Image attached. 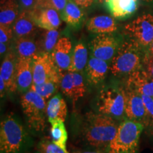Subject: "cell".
Here are the masks:
<instances>
[{"mask_svg":"<svg viewBox=\"0 0 153 153\" xmlns=\"http://www.w3.org/2000/svg\"><path fill=\"white\" fill-rule=\"evenodd\" d=\"M114 119L111 116L101 113L89 115L84 133L88 144L101 152H106L119 126Z\"/></svg>","mask_w":153,"mask_h":153,"instance_id":"obj_1","label":"cell"},{"mask_svg":"<svg viewBox=\"0 0 153 153\" xmlns=\"http://www.w3.org/2000/svg\"><path fill=\"white\" fill-rule=\"evenodd\" d=\"M143 48L133 39L124 41L113 57L110 70L116 76H128L143 68L145 53Z\"/></svg>","mask_w":153,"mask_h":153,"instance_id":"obj_2","label":"cell"},{"mask_svg":"<svg viewBox=\"0 0 153 153\" xmlns=\"http://www.w3.org/2000/svg\"><path fill=\"white\" fill-rule=\"evenodd\" d=\"M28 135L24 126L13 114L7 115L0 124L1 153H24Z\"/></svg>","mask_w":153,"mask_h":153,"instance_id":"obj_3","label":"cell"},{"mask_svg":"<svg viewBox=\"0 0 153 153\" xmlns=\"http://www.w3.org/2000/svg\"><path fill=\"white\" fill-rule=\"evenodd\" d=\"M144 127L140 122L129 119L120 123L106 153L138 152L140 137Z\"/></svg>","mask_w":153,"mask_h":153,"instance_id":"obj_4","label":"cell"},{"mask_svg":"<svg viewBox=\"0 0 153 153\" xmlns=\"http://www.w3.org/2000/svg\"><path fill=\"white\" fill-rule=\"evenodd\" d=\"M21 105L30 128L42 132L45 128L47 104L45 99L35 91L28 90L22 95Z\"/></svg>","mask_w":153,"mask_h":153,"instance_id":"obj_5","label":"cell"},{"mask_svg":"<svg viewBox=\"0 0 153 153\" xmlns=\"http://www.w3.org/2000/svg\"><path fill=\"white\" fill-rule=\"evenodd\" d=\"M125 88L108 87L104 88L99 95L97 107L101 114L120 118L125 115Z\"/></svg>","mask_w":153,"mask_h":153,"instance_id":"obj_6","label":"cell"},{"mask_svg":"<svg viewBox=\"0 0 153 153\" xmlns=\"http://www.w3.org/2000/svg\"><path fill=\"white\" fill-rule=\"evenodd\" d=\"M125 30L131 39L148 48L153 41V16L150 14L139 16L126 25Z\"/></svg>","mask_w":153,"mask_h":153,"instance_id":"obj_7","label":"cell"},{"mask_svg":"<svg viewBox=\"0 0 153 153\" xmlns=\"http://www.w3.org/2000/svg\"><path fill=\"white\" fill-rule=\"evenodd\" d=\"M34 85H41L53 78L61 76V71L53 61L51 53H42L33 58Z\"/></svg>","mask_w":153,"mask_h":153,"instance_id":"obj_8","label":"cell"},{"mask_svg":"<svg viewBox=\"0 0 153 153\" xmlns=\"http://www.w3.org/2000/svg\"><path fill=\"white\" fill-rule=\"evenodd\" d=\"M125 115L128 119L140 122L144 126H148V117L142 96L129 88H125Z\"/></svg>","mask_w":153,"mask_h":153,"instance_id":"obj_9","label":"cell"},{"mask_svg":"<svg viewBox=\"0 0 153 153\" xmlns=\"http://www.w3.org/2000/svg\"><path fill=\"white\" fill-rule=\"evenodd\" d=\"M118 48L117 39L109 33L99 34L91 43L92 56L105 61L112 60Z\"/></svg>","mask_w":153,"mask_h":153,"instance_id":"obj_10","label":"cell"},{"mask_svg":"<svg viewBox=\"0 0 153 153\" xmlns=\"http://www.w3.org/2000/svg\"><path fill=\"white\" fill-rule=\"evenodd\" d=\"M14 51H9L4 56L0 69V78L6 84L7 91L15 92L18 89L16 83V62L18 56Z\"/></svg>","mask_w":153,"mask_h":153,"instance_id":"obj_11","label":"cell"},{"mask_svg":"<svg viewBox=\"0 0 153 153\" xmlns=\"http://www.w3.org/2000/svg\"><path fill=\"white\" fill-rule=\"evenodd\" d=\"M126 87L135 90L141 95L153 97V77L143 68L128 76Z\"/></svg>","mask_w":153,"mask_h":153,"instance_id":"obj_12","label":"cell"},{"mask_svg":"<svg viewBox=\"0 0 153 153\" xmlns=\"http://www.w3.org/2000/svg\"><path fill=\"white\" fill-rule=\"evenodd\" d=\"M72 49V44L70 38L62 37L59 38L56 45L51 53V56L55 64L61 72L68 70L73 52Z\"/></svg>","mask_w":153,"mask_h":153,"instance_id":"obj_13","label":"cell"},{"mask_svg":"<svg viewBox=\"0 0 153 153\" xmlns=\"http://www.w3.org/2000/svg\"><path fill=\"white\" fill-rule=\"evenodd\" d=\"M33 59L18 57L16 62V83L18 90L26 92L33 85Z\"/></svg>","mask_w":153,"mask_h":153,"instance_id":"obj_14","label":"cell"},{"mask_svg":"<svg viewBox=\"0 0 153 153\" xmlns=\"http://www.w3.org/2000/svg\"><path fill=\"white\" fill-rule=\"evenodd\" d=\"M37 27L32 11L22 10L14 22L12 28L16 38H20L35 36Z\"/></svg>","mask_w":153,"mask_h":153,"instance_id":"obj_15","label":"cell"},{"mask_svg":"<svg viewBox=\"0 0 153 153\" xmlns=\"http://www.w3.org/2000/svg\"><path fill=\"white\" fill-rule=\"evenodd\" d=\"M32 12L38 28L43 30H57L61 25L58 11L55 9L35 8Z\"/></svg>","mask_w":153,"mask_h":153,"instance_id":"obj_16","label":"cell"},{"mask_svg":"<svg viewBox=\"0 0 153 153\" xmlns=\"http://www.w3.org/2000/svg\"><path fill=\"white\" fill-rule=\"evenodd\" d=\"M106 6L114 18L125 19L135 12L137 0H106Z\"/></svg>","mask_w":153,"mask_h":153,"instance_id":"obj_17","label":"cell"},{"mask_svg":"<svg viewBox=\"0 0 153 153\" xmlns=\"http://www.w3.org/2000/svg\"><path fill=\"white\" fill-rule=\"evenodd\" d=\"M108 70L107 61L92 56L86 66L88 81L92 85H97L105 79Z\"/></svg>","mask_w":153,"mask_h":153,"instance_id":"obj_18","label":"cell"},{"mask_svg":"<svg viewBox=\"0 0 153 153\" xmlns=\"http://www.w3.org/2000/svg\"><path fill=\"white\" fill-rule=\"evenodd\" d=\"M87 30L96 33H111L117 30L118 26L114 19L107 15H99L89 19Z\"/></svg>","mask_w":153,"mask_h":153,"instance_id":"obj_19","label":"cell"},{"mask_svg":"<svg viewBox=\"0 0 153 153\" xmlns=\"http://www.w3.org/2000/svg\"><path fill=\"white\" fill-rule=\"evenodd\" d=\"M15 49L18 57L33 59L39 54V48L37 42L34 41V36L16 38Z\"/></svg>","mask_w":153,"mask_h":153,"instance_id":"obj_20","label":"cell"},{"mask_svg":"<svg viewBox=\"0 0 153 153\" xmlns=\"http://www.w3.org/2000/svg\"><path fill=\"white\" fill-rule=\"evenodd\" d=\"M46 114L49 122L55 119L65 120L68 107L65 101L60 94L55 95L50 99L47 104Z\"/></svg>","mask_w":153,"mask_h":153,"instance_id":"obj_21","label":"cell"},{"mask_svg":"<svg viewBox=\"0 0 153 153\" xmlns=\"http://www.w3.org/2000/svg\"><path fill=\"white\" fill-rule=\"evenodd\" d=\"M20 5L16 0H1L0 25L11 26L19 14Z\"/></svg>","mask_w":153,"mask_h":153,"instance_id":"obj_22","label":"cell"},{"mask_svg":"<svg viewBox=\"0 0 153 153\" xmlns=\"http://www.w3.org/2000/svg\"><path fill=\"white\" fill-rule=\"evenodd\" d=\"M88 52L84 43H79L74 46L72 60L68 72H81L87 65Z\"/></svg>","mask_w":153,"mask_h":153,"instance_id":"obj_23","label":"cell"},{"mask_svg":"<svg viewBox=\"0 0 153 153\" xmlns=\"http://www.w3.org/2000/svg\"><path fill=\"white\" fill-rule=\"evenodd\" d=\"M63 120L55 119L51 121V140L64 150H67L66 144L68 140V132L66 131Z\"/></svg>","mask_w":153,"mask_h":153,"instance_id":"obj_24","label":"cell"},{"mask_svg":"<svg viewBox=\"0 0 153 153\" xmlns=\"http://www.w3.org/2000/svg\"><path fill=\"white\" fill-rule=\"evenodd\" d=\"M63 20L68 25L73 27H76L81 23L83 18V12L79 9V6L75 2L68 0V2L62 11Z\"/></svg>","mask_w":153,"mask_h":153,"instance_id":"obj_25","label":"cell"},{"mask_svg":"<svg viewBox=\"0 0 153 153\" xmlns=\"http://www.w3.org/2000/svg\"><path fill=\"white\" fill-rule=\"evenodd\" d=\"M57 30H44L37 41L39 51L42 53H51L59 40Z\"/></svg>","mask_w":153,"mask_h":153,"instance_id":"obj_26","label":"cell"},{"mask_svg":"<svg viewBox=\"0 0 153 153\" xmlns=\"http://www.w3.org/2000/svg\"><path fill=\"white\" fill-rule=\"evenodd\" d=\"M60 79L61 76H59L49 79L41 85L33 84L30 88V90L35 91L45 99H48L57 91L59 86H60Z\"/></svg>","mask_w":153,"mask_h":153,"instance_id":"obj_27","label":"cell"},{"mask_svg":"<svg viewBox=\"0 0 153 153\" xmlns=\"http://www.w3.org/2000/svg\"><path fill=\"white\" fill-rule=\"evenodd\" d=\"M60 88L62 92L67 97L74 100V86L73 77L71 72H68L67 73L61 75L60 79Z\"/></svg>","mask_w":153,"mask_h":153,"instance_id":"obj_28","label":"cell"},{"mask_svg":"<svg viewBox=\"0 0 153 153\" xmlns=\"http://www.w3.org/2000/svg\"><path fill=\"white\" fill-rule=\"evenodd\" d=\"M73 77L74 86V102L78 99L82 98L85 94L86 86L83 76L80 72H71Z\"/></svg>","mask_w":153,"mask_h":153,"instance_id":"obj_29","label":"cell"},{"mask_svg":"<svg viewBox=\"0 0 153 153\" xmlns=\"http://www.w3.org/2000/svg\"><path fill=\"white\" fill-rule=\"evenodd\" d=\"M38 152L39 153H69L60 146L55 144L49 139H43L38 143Z\"/></svg>","mask_w":153,"mask_h":153,"instance_id":"obj_30","label":"cell"},{"mask_svg":"<svg viewBox=\"0 0 153 153\" xmlns=\"http://www.w3.org/2000/svg\"><path fill=\"white\" fill-rule=\"evenodd\" d=\"M68 0H39L36 8L53 9L57 11H62Z\"/></svg>","mask_w":153,"mask_h":153,"instance_id":"obj_31","label":"cell"},{"mask_svg":"<svg viewBox=\"0 0 153 153\" xmlns=\"http://www.w3.org/2000/svg\"><path fill=\"white\" fill-rule=\"evenodd\" d=\"M144 103L148 117V126L153 127V97L146 95H141Z\"/></svg>","mask_w":153,"mask_h":153,"instance_id":"obj_32","label":"cell"},{"mask_svg":"<svg viewBox=\"0 0 153 153\" xmlns=\"http://www.w3.org/2000/svg\"><path fill=\"white\" fill-rule=\"evenodd\" d=\"M13 28L11 26L6 25H0V43L9 44V41L12 39Z\"/></svg>","mask_w":153,"mask_h":153,"instance_id":"obj_33","label":"cell"},{"mask_svg":"<svg viewBox=\"0 0 153 153\" xmlns=\"http://www.w3.org/2000/svg\"><path fill=\"white\" fill-rule=\"evenodd\" d=\"M143 69L150 76L153 77V54L145 51L143 60Z\"/></svg>","mask_w":153,"mask_h":153,"instance_id":"obj_34","label":"cell"},{"mask_svg":"<svg viewBox=\"0 0 153 153\" xmlns=\"http://www.w3.org/2000/svg\"><path fill=\"white\" fill-rule=\"evenodd\" d=\"M38 1L39 0H19V5L22 10L32 11L36 8Z\"/></svg>","mask_w":153,"mask_h":153,"instance_id":"obj_35","label":"cell"},{"mask_svg":"<svg viewBox=\"0 0 153 153\" xmlns=\"http://www.w3.org/2000/svg\"><path fill=\"white\" fill-rule=\"evenodd\" d=\"M74 1L79 7L87 8V7H90L94 0H74Z\"/></svg>","mask_w":153,"mask_h":153,"instance_id":"obj_36","label":"cell"},{"mask_svg":"<svg viewBox=\"0 0 153 153\" xmlns=\"http://www.w3.org/2000/svg\"><path fill=\"white\" fill-rule=\"evenodd\" d=\"M7 90V87H6V84L3 79L0 78V91H1V97H3L4 95L5 91Z\"/></svg>","mask_w":153,"mask_h":153,"instance_id":"obj_37","label":"cell"},{"mask_svg":"<svg viewBox=\"0 0 153 153\" xmlns=\"http://www.w3.org/2000/svg\"><path fill=\"white\" fill-rule=\"evenodd\" d=\"M7 46H8V44L0 43V54H1V56H2L5 53H7V48H8Z\"/></svg>","mask_w":153,"mask_h":153,"instance_id":"obj_38","label":"cell"},{"mask_svg":"<svg viewBox=\"0 0 153 153\" xmlns=\"http://www.w3.org/2000/svg\"><path fill=\"white\" fill-rule=\"evenodd\" d=\"M73 153H103L101 151L97 150V151H76Z\"/></svg>","mask_w":153,"mask_h":153,"instance_id":"obj_39","label":"cell"},{"mask_svg":"<svg viewBox=\"0 0 153 153\" xmlns=\"http://www.w3.org/2000/svg\"><path fill=\"white\" fill-rule=\"evenodd\" d=\"M147 51H148L149 53L153 54V41H152V43L150 44V45H149L148 48H147Z\"/></svg>","mask_w":153,"mask_h":153,"instance_id":"obj_40","label":"cell"},{"mask_svg":"<svg viewBox=\"0 0 153 153\" xmlns=\"http://www.w3.org/2000/svg\"><path fill=\"white\" fill-rule=\"evenodd\" d=\"M97 1H98L99 3H103V2H104V1H106V0H97Z\"/></svg>","mask_w":153,"mask_h":153,"instance_id":"obj_41","label":"cell"},{"mask_svg":"<svg viewBox=\"0 0 153 153\" xmlns=\"http://www.w3.org/2000/svg\"><path fill=\"white\" fill-rule=\"evenodd\" d=\"M144 1H146V2H150V1H153V0H143Z\"/></svg>","mask_w":153,"mask_h":153,"instance_id":"obj_42","label":"cell"},{"mask_svg":"<svg viewBox=\"0 0 153 153\" xmlns=\"http://www.w3.org/2000/svg\"><path fill=\"white\" fill-rule=\"evenodd\" d=\"M37 153H39V152H37Z\"/></svg>","mask_w":153,"mask_h":153,"instance_id":"obj_43","label":"cell"}]
</instances>
